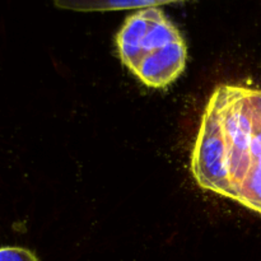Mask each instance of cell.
Returning a JSON list of instances; mask_svg holds the SVG:
<instances>
[{
	"label": "cell",
	"mask_w": 261,
	"mask_h": 261,
	"mask_svg": "<svg viewBox=\"0 0 261 261\" xmlns=\"http://www.w3.org/2000/svg\"><path fill=\"white\" fill-rule=\"evenodd\" d=\"M0 261H40L32 251L23 247H2Z\"/></svg>",
	"instance_id": "3"
},
{
	"label": "cell",
	"mask_w": 261,
	"mask_h": 261,
	"mask_svg": "<svg viewBox=\"0 0 261 261\" xmlns=\"http://www.w3.org/2000/svg\"><path fill=\"white\" fill-rule=\"evenodd\" d=\"M182 0H54V4L61 9L75 12H109V10L147 9L161 5L172 4Z\"/></svg>",
	"instance_id": "2"
},
{
	"label": "cell",
	"mask_w": 261,
	"mask_h": 261,
	"mask_svg": "<svg viewBox=\"0 0 261 261\" xmlns=\"http://www.w3.org/2000/svg\"><path fill=\"white\" fill-rule=\"evenodd\" d=\"M122 64L152 88H165L184 73L188 47L182 35L160 8H147L125 19L116 36Z\"/></svg>",
	"instance_id": "1"
}]
</instances>
